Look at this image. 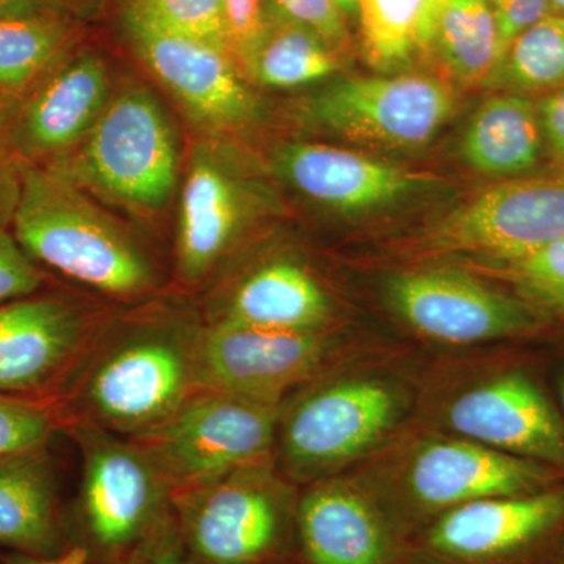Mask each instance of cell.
Listing matches in <instances>:
<instances>
[{
  "label": "cell",
  "instance_id": "31",
  "mask_svg": "<svg viewBox=\"0 0 564 564\" xmlns=\"http://www.w3.org/2000/svg\"><path fill=\"white\" fill-rule=\"evenodd\" d=\"M52 432L44 408L0 393V459L46 447Z\"/></svg>",
  "mask_w": 564,
  "mask_h": 564
},
{
  "label": "cell",
  "instance_id": "22",
  "mask_svg": "<svg viewBox=\"0 0 564 564\" xmlns=\"http://www.w3.org/2000/svg\"><path fill=\"white\" fill-rule=\"evenodd\" d=\"M538 104L521 93L497 95L481 104L462 144L463 158L475 172L511 177L532 172L543 154Z\"/></svg>",
  "mask_w": 564,
  "mask_h": 564
},
{
  "label": "cell",
  "instance_id": "11",
  "mask_svg": "<svg viewBox=\"0 0 564 564\" xmlns=\"http://www.w3.org/2000/svg\"><path fill=\"white\" fill-rule=\"evenodd\" d=\"M126 25L148 68L196 121L212 131H226L254 118V93L229 52L170 31L133 7Z\"/></svg>",
  "mask_w": 564,
  "mask_h": 564
},
{
  "label": "cell",
  "instance_id": "2",
  "mask_svg": "<svg viewBox=\"0 0 564 564\" xmlns=\"http://www.w3.org/2000/svg\"><path fill=\"white\" fill-rule=\"evenodd\" d=\"M202 328L182 321L141 323L95 356L84 383L88 414L107 429L151 432L198 392Z\"/></svg>",
  "mask_w": 564,
  "mask_h": 564
},
{
  "label": "cell",
  "instance_id": "19",
  "mask_svg": "<svg viewBox=\"0 0 564 564\" xmlns=\"http://www.w3.org/2000/svg\"><path fill=\"white\" fill-rule=\"evenodd\" d=\"M278 170L296 191L339 210H369L425 185V177L358 152L321 143L288 144Z\"/></svg>",
  "mask_w": 564,
  "mask_h": 564
},
{
  "label": "cell",
  "instance_id": "23",
  "mask_svg": "<svg viewBox=\"0 0 564 564\" xmlns=\"http://www.w3.org/2000/svg\"><path fill=\"white\" fill-rule=\"evenodd\" d=\"M55 543L54 485L46 451L0 459V544L41 556Z\"/></svg>",
  "mask_w": 564,
  "mask_h": 564
},
{
  "label": "cell",
  "instance_id": "32",
  "mask_svg": "<svg viewBox=\"0 0 564 564\" xmlns=\"http://www.w3.org/2000/svg\"><path fill=\"white\" fill-rule=\"evenodd\" d=\"M0 218V304L28 299L43 284V274Z\"/></svg>",
  "mask_w": 564,
  "mask_h": 564
},
{
  "label": "cell",
  "instance_id": "10",
  "mask_svg": "<svg viewBox=\"0 0 564 564\" xmlns=\"http://www.w3.org/2000/svg\"><path fill=\"white\" fill-rule=\"evenodd\" d=\"M389 304L415 333L445 344H478L519 336L536 326L525 303L458 270L393 274Z\"/></svg>",
  "mask_w": 564,
  "mask_h": 564
},
{
  "label": "cell",
  "instance_id": "29",
  "mask_svg": "<svg viewBox=\"0 0 564 564\" xmlns=\"http://www.w3.org/2000/svg\"><path fill=\"white\" fill-rule=\"evenodd\" d=\"M492 263L527 299L564 313V237L524 258Z\"/></svg>",
  "mask_w": 564,
  "mask_h": 564
},
{
  "label": "cell",
  "instance_id": "33",
  "mask_svg": "<svg viewBox=\"0 0 564 564\" xmlns=\"http://www.w3.org/2000/svg\"><path fill=\"white\" fill-rule=\"evenodd\" d=\"M272 6L321 36L333 51L347 46L345 14L336 0H272Z\"/></svg>",
  "mask_w": 564,
  "mask_h": 564
},
{
  "label": "cell",
  "instance_id": "37",
  "mask_svg": "<svg viewBox=\"0 0 564 564\" xmlns=\"http://www.w3.org/2000/svg\"><path fill=\"white\" fill-rule=\"evenodd\" d=\"M536 104L544 147L555 161L564 163V85L545 93Z\"/></svg>",
  "mask_w": 564,
  "mask_h": 564
},
{
  "label": "cell",
  "instance_id": "5",
  "mask_svg": "<svg viewBox=\"0 0 564 564\" xmlns=\"http://www.w3.org/2000/svg\"><path fill=\"white\" fill-rule=\"evenodd\" d=\"M563 237L564 176L516 177L437 221L415 248L423 254H473L505 262Z\"/></svg>",
  "mask_w": 564,
  "mask_h": 564
},
{
  "label": "cell",
  "instance_id": "21",
  "mask_svg": "<svg viewBox=\"0 0 564 564\" xmlns=\"http://www.w3.org/2000/svg\"><path fill=\"white\" fill-rule=\"evenodd\" d=\"M333 303L321 282L300 263L274 259L245 274L218 304L210 323L325 332Z\"/></svg>",
  "mask_w": 564,
  "mask_h": 564
},
{
  "label": "cell",
  "instance_id": "43",
  "mask_svg": "<svg viewBox=\"0 0 564 564\" xmlns=\"http://www.w3.org/2000/svg\"><path fill=\"white\" fill-rule=\"evenodd\" d=\"M558 393H560V402H562V406H563V411H564V375H562V378H560Z\"/></svg>",
  "mask_w": 564,
  "mask_h": 564
},
{
  "label": "cell",
  "instance_id": "42",
  "mask_svg": "<svg viewBox=\"0 0 564 564\" xmlns=\"http://www.w3.org/2000/svg\"><path fill=\"white\" fill-rule=\"evenodd\" d=\"M547 3L549 9H551V13L564 17V0H547Z\"/></svg>",
  "mask_w": 564,
  "mask_h": 564
},
{
  "label": "cell",
  "instance_id": "41",
  "mask_svg": "<svg viewBox=\"0 0 564 564\" xmlns=\"http://www.w3.org/2000/svg\"><path fill=\"white\" fill-rule=\"evenodd\" d=\"M337 6L344 11V14L358 13V0H336Z\"/></svg>",
  "mask_w": 564,
  "mask_h": 564
},
{
  "label": "cell",
  "instance_id": "24",
  "mask_svg": "<svg viewBox=\"0 0 564 564\" xmlns=\"http://www.w3.org/2000/svg\"><path fill=\"white\" fill-rule=\"evenodd\" d=\"M65 41V28L47 14L0 20V120H13L54 73Z\"/></svg>",
  "mask_w": 564,
  "mask_h": 564
},
{
  "label": "cell",
  "instance_id": "17",
  "mask_svg": "<svg viewBox=\"0 0 564 564\" xmlns=\"http://www.w3.org/2000/svg\"><path fill=\"white\" fill-rule=\"evenodd\" d=\"M564 519V489L489 497L451 508L429 533V547L452 562H499L524 551Z\"/></svg>",
  "mask_w": 564,
  "mask_h": 564
},
{
  "label": "cell",
  "instance_id": "28",
  "mask_svg": "<svg viewBox=\"0 0 564 564\" xmlns=\"http://www.w3.org/2000/svg\"><path fill=\"white\" fill-rule=\"evenodd\" d=\"M492 77L516 93H545L564 85V17L549 13L505 50Z\"/></svg>",
  "mask_w": 564,
  "mask_h": 564
},
{
  "label": "cell",
  "instance_id": "38",
  "mask_svg": "<svg viewBox=\"0 0 564 564\" xmlns=\"http://www.w3.org/2000/svg\"><path fill=\"white\" fill-rule=\"evenodd\" d=\"M22 162L7 144L6 137L0 133V218L11 220L18 187H20Z\"/></svg>",
  "mask_w": 564,
  "mask_h": 564
},
{
  "label": "cell",
  "instance_id": "27",
  "mask_svg": "<svg viewBox=\"0 0 564 564\" xmlns=\"http://www.w3.org/2000/svg\"><path fill=\"white\" fill-rule=\"evenodd\" d=\"M445 0H358L367 63L399 70L430 51L434 22Z\"/></svg>",
  "mask_w": 564,
  "mask_h": 564
},
{
  "label": "cell",
  "instance_id": "1",
  "mask_svg": "<svg viewBox=\"0 0 564 564\" xmlns=\"http://www.w3.org/2000/svg\"><path fill=\"white\" fill-rule=\"evenodd\" d=\"M11 223L32 259L70 280L120 299L152 288L151 263L124 229L47 166L22 162Z\"/></svg>",
  "mask_w": 564,
  "mask_h": 564
},
{
  "label": "cell",
  "instance_id": "3",
  "mask_svg": "<svg viewBox=\"0 0 564 564\" xmlns=\"http://www.w3.org/2000/svg\"><path fill=\"white\" fill-rule=\"evenodd\" d=\"M177 166L165 111L151 93L129 88L110 99L76 154L62 155L47 169L128 209L158 212L172 198Z\"/></svg>",
  "mask_w": 564,
  "mask_h": 564
},
{
  "label": "cell",
  "instance_id": "12",
  "mask_svg": "<svg viewBox=\"0 0 564 564\" xmlns=\"http://www.w3.org/2000/svg\"><path fill=\"white\" fill-rule=\"evenodd\" d=\"M82 505L88 530L107 551L135 545L165 513L170 486L139 444L84 430Z\"/></svg>",
  "mask_w": 564,
  "mask_h": 564
},
{
  "label": "cell",
  "instance_id": "16",
  "mask_svg": "<svg viewBox=\"0 0 564 564\" xmlns=\"http://www.w3.org/2000/svg\"><path fill=\"white\" fill-rule=\"evenodd\" d=\"M177 269L198 282L221 261L250 217L247 185L214 143L193 148L181 195Z\"/></svg>",
  "mask_w": 564,
  "mask_h": 564
},
{
  "label": "cell",
  "instance_id": "36",
  "mask_svg": "<svg viewBox=\"0 0 564 564\" xmlns=\"http://www.w3.org/2000/svg\"><path fill=\"white\" fill-rule=\"evenodd\" d=\"M499 31L500 58L522 31L551 13L547 0H489Z\"/></svg>",
  "mask_w": 564,
  "mask_h": 564
},
{
  "label": "cell",
  "instance_id": "39",
  "mask_svg": "<svg viewBox=\"0 0 564 564\" xmlns=\"http://www.w3.org/2000/svg\"><path fill=\"white\" fill-rule=\"evenodd\" d=\"M47 0H0V20L44 17Z\"/></svg>",
  "mask_w": 564,
  "mask_h": 564
},
{
  "label": "cell",
  "instance_id": "9",
  "mask_svg": "<svg viewBox=\"0 0 564 564\" xmlns=\"http://www.w3.org/2000/svg\"><path fill=\"white\" fill-rule=\"evenodd\" d=\"M329 351L325 332L210 323L196 345V384L198 391L278 404L282 393L321 369Z\"/></svg>",
  "mask_w": 564,
  "mask_h": 564
},
{
  "label": "cell",
  "instance_id": "30",
  "mask_svg": "<svg viewBox=\"0 0 564 564\" xmlns=\"http://www.w3.org/2000/svg\"><path fill=\"white\" fill-rule=\"evenodd\" d=\"M131 7L170 31L207 41L231 54L221 0H133Z\"/></svg>",
  "mask_w": 564,
  "mask_h": 564
},
{
  "label": "cell",
  "instance_id": "7",
  "mask_svg": "<svg viewBox=\"0 0 564 564\" xmlns=\"http://www.w3.org/2000/svg\"><path fill=\"white\" fill-rule=\"evenodd\" d=\"M454 93L419 74L359 77L333 85L307 106L314 122L359 143L419 148L454 113Z\"/></svg>",
  "mask_w": 564,
  "mask_h": 564
},
{
  "label": "cell",
  "instance_id": "18",
  "mask_svg": "<svg viewBox=\"0 0 564 564\" xmlns=\"http://www.w3.org/2000/svg\"><path fill=\"white\" fill-rule=\"evenodd\" d=\"M87 322L62 299L0 304V393L31 392L62 377L84 348Z\"/></svg>",
  "mask_w": 564,
  "mask_h": 564
},
{
  "label": "cell",
  "instance_id": "25",
  "mask_svg": "<svg viewBox=\"0 0 564 564\" xmlns=\"http://www.w3.org/2000/svg\"><path fill=\"white\" fill-rule=\"evenodd\" d=\"M430 51L463 85L485 84L500 62L499 31L489 0H445Z\"/></svg>",
  "mask_w": 564,
  "mask_h": 564
},
{
  "label": "cell",
  "instance_id": "34",
  "mask_svg": "<svg viewBox=\"0 0 564 564\" xmlns=\"http://www.w3.org/2000/svg\"><path fill=\"white\" fill-rule=\"evenodd\" d=\"M229 50L237 66L247 73L265 21L263 0H221Z\"/></svg>",
  "mask_w": 564,
  "mask_h": 564
},
{
  "label": "cell",
  "instance_id": "6",
  "mask_svg": "<svg viewBox=\"0 0 564 564\" xmlns=\"http://www.w3.org/2000/svg\"><path fill=\"white\" fill-rule=\"evenodd\" d=\"M402 411V391L383 378H344L318 386L285 417V462L299 474L350 462L380 443Z\"/></svg>",
  "mask_w": 564,
  "mask_h": 564
},
{
  "label": "cell",
  "instance_id": "20",
  "mask_svg": "<svg viewBox=\"0 0 564 564\" xmlns=\"http://www.w3.org/2000/svg\"><path fill=\"white\" fill-rule=\"evenodd\" d=\"M300 533L313 564H389L392 536L377 503L362 489L328 481L300 505Z\"/></svg>",
  "mask_w": 564,
  "mask_h": 564
},
{
  "label": "cell",
  "instance_id": "26",
  "mask_svg": "<svg viewBox=\"0 0 564 564\" xmlns=\"http://www.w3.org/2000/svg\"><path fill=\"white\" fill-rule=\"evenodd\" d=\"M336 51L313 31L274 7L265 21L247 74L265 87L293 88L325 79L337 69Z\"/></svg>",
  "mask_w": 564,
  "mask_h": 564
},
{
  "label": "cell",
  "instance_id": "40",
  "mask_svg": "<svg viewBox=\"0 0 564 564\" xmlns=\"http://www.w3.org/2000/svg\"><path fill=\"white\" fill-rule=\"evenodd\" d=\"M7 564H90L84 552L74 551L61 558H43L39 555L14 554L6 560Z\"/></svg>",
  "mask_w": 564,
  "mask_h": 564
},
{
  "label": "cell",
  "instance_id": "15",
  "mask_svg": "<svg viewBox=\"0 0 564 564\" xmlns=\"http://www.w3.org/2000/svg\"><path fill=\"white\" fill-rule=\"evenodd\" d=\"M106 63L84 54L55 69L9 122L7 144L24 163L79 147L110 102Z\"/></svg>",
  "mask_w": 564,
  "mask_h": 564
},
{
  "label": "cell",
  "instance_id": "14",
  "mask_svg": "<svg viewBox=\"0 0 564 564\" xmlns=\"http://www.w3.org/2000/svg\"><path fill=\"white\" fill-rule=\"evenodd\" d=\"M558 475V467L458 437L422 445L408 464L404 485L422 508L451 510L489 497L543 491Z\"/></svg>",
  "mask_w": 564,
  "mask_h": 564
},
{
  "label": "cell",
  "instance_id": "4",
  "mask_svg": "<svg viewBox=\"0 0 564 564\" xmlns=\"http://www.w3.org/2000/svg\"><path fill=\"white\" fill-rule=\"evenodd\" d=\"M278 404L198 391L139 444L170 486L188 491L263 462L272 447Z\"/></svg>",
  "mask_w": 564,
  "mask_h": 564
},
{
  "label": "cell",
  "instance_id": "13",
  "mask_svg": "<svg viewBox=\"0 0 564 564\" xmlns=\"http://www.w3.org/2000/svg\"><path fill=\"white\" fill-rule=\"evenodd\" d=\"M445 422L464 440L564 467V421L532 378L505 372L458 393Z\"/></svg>",
  "mask_w": 564,
  "mask_h": 564
},
{
  "label": "cell",
  "instance_id": "35",
  "mask_svg": "<svg viewBox=\"0 0 564 564\" xmlns=\"http://www.w3.org/2000/svg\"><path fill=\"white\" fill-rule=\"evenodd\" d=\"M185 549L181 525L165 510L135 544L129 564H187Z\"/></svg>",
  "mask_w": 564,
  "mask_h": 564
},
{
  "label": "cell",
  "instance_id": "8",
  "mask_svg": "<svg viewBox=\"0 0 564 564\" xmlns=\"http://www.w3.org/2000/svg\"><path fill=\"white\" fill-rule=\"evenodd\" d=\"M185 544L203 564H254L280 541L282 502L263 462L176 492Z\"/></svg>",
  "mask_w": 564,
  "mask_h": 564
}]
</instances>
